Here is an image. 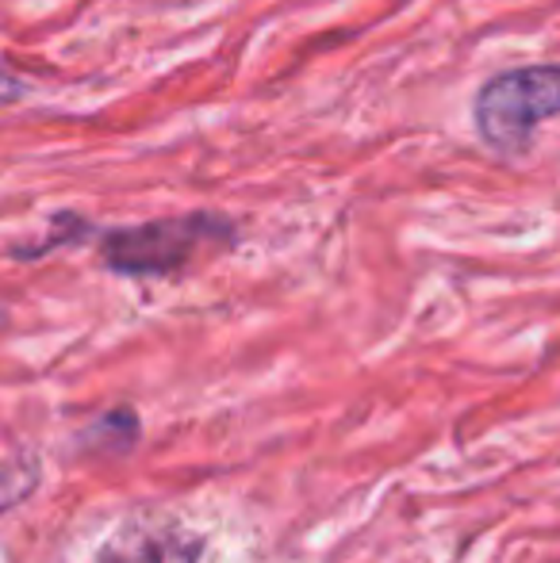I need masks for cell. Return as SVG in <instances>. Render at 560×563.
<instances>
[{"mask_svg":"<svg viewBox=\"0 0 560 563\" xmlns=\"http://www.w3.org/2000/svg\"><path fill=\"white\" fill-rule=\"evenodd\" d=\"M553 115H560V66H523L495 74L472 104L484 146L507 157L523 154L534 131Z\"/></svg>","mask_w":560,"mask_h":563,"instance_id":"7a4b0ae2","label":"cell"},{"mask_svg":"<svg viewBox=\"0 0 560 563\" xmlns=\"http://www.w3.org/2000/svg\"><path fill=\"white\" fill-rule=\"evenodd\" d=\"M200 541L180 521L162 514H139L123 521L97 563H196Z\"/></svg>","mask_w":560,"mask_h":563,"instance_id":"3957f363","label":"cell"},{"mask_svg":"<svg viewBox=\"0 0 560 563\" xmlns=\"http://www.w3.org/2000/svg\"><path fill=\"white\" fill-rule=\"evenodd\" d=\"M23 92H28V85H23L15 74H8L4 62H0V108H4V104H15V100H20Z\"/></svg>","mask_w":560,"mask_h":563,"instance_id":"277c9868","label":"cell"},{"mask_svg":"<svg viewBox=\"0 0 560 563\" xmlns=\"http://www.w3.org/2000/svg\"><path fill=\"white\" fill-rule=\"evenodd\" d=\"M234 223L211 211H193L177 219H154L142 227H120L100 238V257L123 276H165L185 268L196 253L223 250L234 242Z\"/></svg>","mask_w":560,"mask_h":563,"instance_id":"6da1fadb","label":"cell"}]
</instances>
